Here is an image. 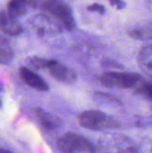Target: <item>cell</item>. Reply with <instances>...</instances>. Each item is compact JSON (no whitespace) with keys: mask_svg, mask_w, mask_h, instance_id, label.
<instances>
[{"mask_svg":"<svg viewBox=\"0 0 152 153\" xmlns=\"http://www.w3.org/2000/svg\"><path fill=\"white\" fill-rule=\"evenodd\" d=\"M94 97L99 102L108 103V104H110V105H121V101L117 98H116L114 95H112L110 93L102 92V91H97V92H95Z\"/></svg>","mask_w":152,"mask_h":153,"instance_id":"13","label":"cell"},{"mask_svg":"<svg viewBox=\"0 0 152 153\" xmlns=\"http://www.w3.org/2000/svg\"><path fill=\"white\" fill-rule=\"evenodd\" d=\"M14 53L9 41L0 38V65H8L13 59Z\"/></svg>","mask_w":152,"mask_h":153,"instance_id":"12","label":"cell"},{"mask_svg":"<svg viewBox=\"0 0 152 153\" xmlns=\"http://www.w3.org/2000/svg\"><path fill=\"white\" fill-rule=\"evenodd\" d=\"M56 147L62 153H96V147L89 139L74 133L60 136Z\"/></svg>","mask_w":152,"mask_h":153,"instance_id":"3","label":"cell"},{"mask_svg":"<svg viewBox=\"0 0 152 153\" xmlns=\"http://www.w3.org/2000/svg\"><path fill=\"white\" fill-rule=\"evenodd\" d=\"M0 153H13V152L7 150V149H4V148H0Z\"/></svg>","mask_w":152,"mask_h":153,"instance_id":"20","label":"cell"},{"mask_svg":"<svg viewBox=\"0 0 152 153\" xmlns=\"http://www.w3.org/2000/svg\"><path fill=\"white\" fill-rule=\"evenodd\" d=\"M19 75L22 81L30 88L39 91H47L49 89L47 82L37 73L28 67H21Z\"/></svg>","mask_w":152,"mask_h":153,"instance_id":"6","label":"cell"},{"mask_svg":"<svg viewBox=\"0 0 152 153\" xmlns=\"http://www.w3.org/2000/svg\"><path fill=\"white\" fill-rule=\"evenodd\" d=\"M137 62L141 71L152 80V45L141 48L137 56Z\"/></svg>","mask_w":152,"mask_h":153,"instance_id":"9","label":"cell"},{"mask_svg":"<svg viewBox=\"0 0 152 153\" xmlns=\"http://www.w3.org/2000/svg\"><path fill=\"white\" fill-rule=\"evenodd\" d=\"M109 4L113 6H115L116 9L122 10L125 7L126 4L124 0H108Z\"/></svg>","mask_w":152,"mask_h":153,"instance_id":"19","label":"cell"},{"mask_svg":"<svg viewBox=\"0 0 152 153\" xmlns=\"http://www.w3.org/2000/svg\"><path fill=\"white\" fill-rule=\"evenodd\" d=\"M100 83L108 88L136 89L143 82V77L136 73L108 71L99 77Z\"/></svg>","mask_w":152,"mask_h":153,"instance_id":"1","label":"cell"},{"mask_svg":"<svg viewBox=\"0 0 152 153\" xmlns=\"http://www.w3.org/2000/svg\"><path fill=\"white\" fill-rule=\"evenodd\" d=\"M78 120L80 125L91 131H105L118 128L119 124L106 113L99 110H86L82 112Z\"/></svg>","mask_w":152,"mask_h":153,"instance_id":"2","label":"cell"},{"mask_svg":"<svg viewBox=\"0 0 152 153\" xmlns=\"http://www.w3.org/2000/svg\"><path fill=\"white\" fill-rule=\"evenodd\" d=\"M30 5L29 0H10L7 3V12L18 18L26 14L28 11V7Z\"/></svg>","mask_w":152,"mask_h":153,"instance_id":"11","label":"cell"},{"mask_svg":"<svg viewBox=\"0 0 152 153\" xmlns=\"http://www.w3.org/2000/svg\"><path fill=\"white\" fill-rule=\"evenodd\" d=\"M47 69H48L50 74L59 82L73 83L76 81V74L73 70L57 60L48 59Z\"/></svg>","mask_w":152,"mask_h":153,"instance_id":"5","label":"cell"},{"mask_svg":"<svg viewBox=\"0 0 152 153\" xmlns=\"http://www.w3.org/2000/svg\"><path fill=\"white\" fill-rule=\"evenodd\" d=\"M3 91H4V84H3V82L0 81V93L3 92Z\"/></svg>","mask_w":152,"mask_h":153,"instance_id":"21","label":"cell"},{"mask_svg":"<svg viewBox=\"0 0 152 153\" xmlns=\"http://www.w3.org/2000/svg\"><path fill=\"white\" fill-rule=\"evenodd\" d=\"M147 1H148L149 4H150V5H151V6H152V0H147Z\"/></svg>","mask_w":152,"mask_h":153,"instance_id":"22","label":"cell"},{"mask_svg":"<svg viewBox=\"0 0 152 153\" xmlns=\"http://www.w3.org/2000/svg\"><path fill=\"white\" fill-rule=\"evenodd\" d=\"M2 106H3V101H2V100L0 99V108H2Z\"/></svg>","mask_w":152,"mask_h":153,"instance_id":"23","label":"cell"},{"mask_svg":"<svg viewBox=\"0 0 152 153\" xmlns=\"http://www.w3.org/2000/svg\"><path fill=\"white\" fill-rule=\"evenodd\" d=\"M136 93L142 97L152 100V82H146L145 81L135 89Z\"/></svg>","mask_w":152,"mask_h":153,"instance_id":"14","label":"cell"},{"mask_svg":"<svg viewBox=\"0 0 152 153\" xmlns=\"http://www.w3.org/2000/svg\"><path fill=\"white\" fill-rule=\"evenodd\" d=\"M48 63V59H45L42 57H30L28 59V65L30 68L34 70H41L47 68Z\"/></svg>","mask_w":152,"mask_h":153,"instance_id":"15","label":"cell"},{"mask_svg":"<svg viewBox=\"0 0 152 153\" xmlns=\"http://www.w3.org/2000/svg\"><path fill=\"white\" fill-rule=\"evenodd\" d=\"M102 65L108 69V71H118L124 68L122 65L111 59H104L102 61Z\"/></svg>","mask_w":152,"mask_h":153,"instance_id":"17","label":"cell"},{"mask_svg":"<svg viewBox=\"0 0 152 153\" xmlns=\"http://www.w3.org/2000/svg\"><path fill=\"white\" fill-rule=\"evenodd\" d=\"M41 7L65 30H73L75 29V20L72 9L68 4L60 0H45L41 3Z\"/></svg>","mask_w":152,"mask_h":153,"instance_id":"4","label":"cell"},{"mask_svg":"<svg viewBox=\"0 0 152 153\" xmlns=\"http://www.w3.org/2000/svg\"><path fill=\"white\" fill-rule=\"evenodd\" d=\"M34 115L39 125L46 131H55L61 126V119L43 108H35Z\"/></svg>","mask_w":152,"mask_h":153,"instance_id":"8","label":"cell"},{"mask_svg":"<svg viewBox=\"0 0 152 153\" xmlns=\"http://www.w3.org/2000/svg\"><path fill=\"white\" fill-rule=\"evenodd\" d=\"M117 153H141L140 149L131 141H124L118 147Z\"/></svg>","mask_w":152,"mask_h":153,"instance_id":"16","label":"cell"},{"mask_svg":"<svg viewBox=\"0 0 152 153\" xmlns=\"http://www.w3.org/2000/svg\"><path fill=\"white\" fill-rule=\"evenodd\" d=\"M87 9L90 12H94V13H98L99 14H104L106 12V8L104 5L100 4H92L88 5Z\"/></svg>","mask_w":152,"mask_h":153,"instance_id":"18","label":"cell"},{"mask_svg":"<svg viewBox=\"0 0 152 153\" xmlns=\"http://www.w3.org/2000/svg\"><path fill=\"white\" fill-rule=\"evenodd\" d=\"M129 37L136 40L148 41L152 39V22L133 27L128 31Z\"/></svg>","mask_w":152,"mask_h":153,"instance_id":"10","label":"cell"},{"mask_svg":"<svg viewBox=\"0 0 152 153\" xmlns=\"http://www.w3.org/2000/svg\"><path fill=\"white\" fill-rule=\"evenodd\" d=\"M0 30L7 36L15 37L22 32V27L18 18L11 15L7 11L0 12Z\"/></svg>","mask_w":152,"mask_h":153,"instance_id":"7","label":"cell"}]
</instances>
